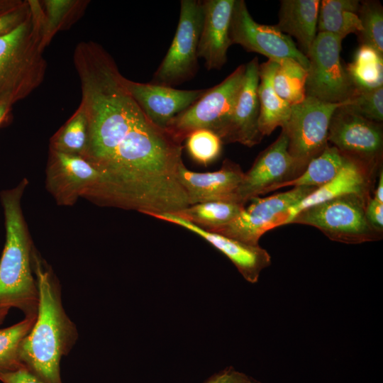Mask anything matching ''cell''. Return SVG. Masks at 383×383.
Listing matches in <instances>:
<instances>
[{
    "label": "cell",
    "mask_w": 383,
    "mask_h": 383,
    "mask_svg": "<svg viewBox=\"0 0 383 383\" xmlns=\"http://www.w3.org/2000/svg\"><path fill=\"white\" fill-rule=\"evenodd\" d=\"M75 61L87 119L83 158L106 174L131 176L149 169L175 145L143 111L105 50L83 43Z\"/></svg>",
    "instance_id": "obj_1"
},
{
    "label": "cell",
    "mask_w": 383,
    "mask_h": 383,
    "mask_svg": "<svg viewBox=\"0 0 383 383\" xmlns=\"http://www.w3.org/2000/svg\"><path fill=\"white\" fill-rule=\"evenodd\" d=\"M342 108L370 121L382 123L383 87L372 90H356L343 102Z\"/></svg>",
    "instance_id": "obj_32"
},
{
    "label": "cell",
    "mask_w": 383,
    "mask_h": 383,
    "mask_svg": "<svg viewBox=\"0 0 383 383\" xmlns=\"http://www.w3.org/2000/svg\"><path fill=\"white\" fill-rule=\"evenodd\" d=\"M231 44L241 45L248 52L265 55L277 63L292 59L306 70L309 62L292 38L275 26L260 24L254 21L243 0H235L230 25Z\"/></svg>",
    "instance_id": "obj_11"
},
{
    "label": "cell",
    "mask_w": 383,
    "mask_h": 383,
    "mask_svg": "<svg viewBox=\"0 0 383 383\" xmlns=\"http://www.w3.org/2000/svg\"><path fill=\"white\" fill-rule=\"evenodd\" d=\"M360 6L357 0L320 1L317 32L332 34L342 40L349 34H358L362 30L357 14Z\"/></svg>",
    "instance_id": "obj_23"
},
{
    "label": "cell",
    "mask_w": 383,
    "mask_h": 383,
    "mask_svg": "<svg viewBox=\"0 0 383 383\" xmlns=\"http://www.w3.org/2000/svg\"><path fill=\"white\" fill-rule=\"evenodd\" d=\"M245 72V65H239L191 106L174 116L165 130L180 143L192 131L202 128L212 131L221 138L241 91Z\"/></svg>",
    "instance_id": "obj_5"
},
{
    "label": "cell",
    "mask_w": 383,
    "mask_h": 383,
    "mask_svg": "<svg viewBox=\"0 0 383 383\" xmlns=\"http://www.w3.org/2000/svg\"><path fill=\"white\" fill-rule=\"evenodd\" d=\"M279 22L274 26L282 33L293 36L300 51L306 56L317 32L319 0H282Z\"/></svg>",
    "instance_id": "obj_21"
},
{
    "label": "cell",
    "mask_w": 383,
    "mask_h": 383,
    "mask_svg": "<svg viewBox=\"0 0 383 383\" xmlns=\"http://www.w3.org/2000/svg\"><path fill=\"white\" fill-rule=\"evenodd\" d=\"M25 19L26 9L20 4L0 14V35L11 31Z\"/></svg>",
    "instance_id": "obj_35"
},
{
    "label": "cell",
    "mask_w": 383,
    "mask_h": 383,
    "mask_svg": "<svg viewBox=\"0 0 383 383\" xmlns=\"http://www.w3.org/2000/svg\"><path fill=\"white\" fill-rule=\"evenodd\" d=\"M203 15L202 1H181L176 33L151 83L172 87L196 75Z\"/></svg>",
    "instance_id": "obj_6"
},
{
    "label": "cell",
    "mask_w": 383,
    "mask_h": 383,
    "mask_svg": "<svg viewBox=\"0 0 383 383\" xmlns=\"http://www.w3.org/2000/svg\"><path fill=\"white\" fill-rule=\"evenodd\" d=\"M277 65V62L269 60L259 65L258 128L262 136L270 135L277 127L284 128L291 114V106L277 95L273 87Z\"/></svg>",
    "instance_id": "obj_22"
},
{
    "label": "cell",
    "mask_w": 383,
    "mask_h": 383,
    "mask_svg": "<svg viewBox=\"0 0 383 383\" xmlns=\"http://www.w3.org/2000/svg\"><path fill=\"white\" fill-rule=\"evenodd\" d=\"M365 216L370 226L377 232L383 231V204L372 197L368 200L365 208Z\"/></svg>",
    "instance_id": "obj_37"
},
{
    "label": "cell",
    "mask_w": 383,
    "mask_h": 383,
    "mask_svg": "<svg viewBox=\"0 0 383 383\" xmlns=\"http://www.w3.org/2000/svg\"><path fill=\"white\" fill-rule=\"evenodd\" d=\"M259 65L257 57L245 65L243 84L229 123L221 138L223 143H239L252 147L260 143L263 138L258 128Z\"/></svg>",
    "instance_id": "obj_18"
},
{
    "label": "cell",
    "mask_w": 383,
    "mask_h": 383,
    "mask_svg": "<svg viewBox=\"0 0 383 383\" xmlns=\"http://www.w3.org/2000/svg\"><path fill=\"white\" fill-rule=\"evenodd\" d=\"M2 383H46L28 370L21 367L15 370H0Z\"/></svg>",
    "instance_id": "obj_36"
},
{
    "label": "cell",
    "mask_w": 383,
    "mask_h": 383,
    "mask_svg": "<svg viewBox=\"0 0 383 383\" xmlns=\"http://www.w3.org/2000/svg\"><path fill=\"white\" fill-rule=\"evenodd\" d=\"M33 271L39 292L36 321L20 344L23 366L46 383H62L60 362L78 338L76 325L66 313L59 280L34 249Z\"/></svg>",
    "instance_id": "obj_2"
},
{
    "label": "cell",
    "mask_w": 383,
    "mask_h": 383,
    "mask_svg": "<svg viewBox=\"0 0 383 383\" xmlns=\"http://www.w3.org/2000/svg\"><path fill=\"white\" fill-rule=\"evenodd\" d=\"M369 199L357 194L340 196L301 210L289 224L315 227L330 240L346 244L379 240L382 233L370 226L365 216Z\"/></svg>",
    "instance_id": "obj_4"
},
{
    "label": "cell",
    "mask_w": 383,
    "mask_h": 383,
    "mask_svg": "<svg viewBox=\"0 0 383 383\" xmlns=\"http://www.w3.org/2000/svg\"><path fill=\"white\" fill-rule=\"evenodd\" d=\"M345 67L356 90L383 87V55L373 48L360 45L353 60Z\"/></svg>",
    "instance_id": "obj_25"
},
{
    "label": "cell",
    "mask_w": 383,
    "mask_h": 383,
    "mask_svg": "<svg viewBox=\"0 0 383 383\" xmlns=\"http://www.w3.org/2000/svg\"><path fill=\"white\" fill-rule=\"evenodd\" d=\"M178 176L190 205L217 201L240 203L238 190L244 172L238 164L228 159L220 170L208 172L191 171L182 164Z\"/></svg>",
    "instance_id": "obj_16"
},
{
    "label": "cell",
    "mask_w": 383,
    "mask_h": 383,
    "mask_svg": "<svg viewBox=\"0 0 383 383\" xmlns=\"http://www.w3.org/2000/svg\"><path fill=\"white\" fill-rule=\"evenodd\" d=\"M87 140V119L80 105L75 113L55 135L51 140L52 150L82 155Z\"/></svg>",
    "instance_id": "obj_28"
},
{
    "label": "cell",
    "mask_w": 383,
    "mask_h": 383,
    "mask_svg": "<svg viewBox=\"0 0 383 383\" xmlns=\"http://www.w3.org/2000/svg\"><path fill=\"white\" fill-rule=\"evenodd\" d=\"M204 383H261L252 377L235 370L233 367H226L213 374Z\"/></svg>",
    "instance_id": "obj_34"
},
{
    "label": "cell",
    "mask_w": 383,
    "mask_h": 383,
    "mask_svg": "<svg viewBox=\"0 0 383 383\" xmlns=\"http://www.w3.org/2000/svg\"><path fill=\"white\" fill-rule=\"evenodd\" d=\"M186 148L190 157L196 162L207 165L221 155L223 142L211 130L197 129L186 138Z\"/></svg>",
    "instance_id": "obj_31"
},
{
    "label": "cell",
    "mask_w": 383,
    "mask_h": 383,
    "mask_svg": "<svg viewBox=\"0 0 383 383\" xmlns=\"http://www.w3.org/2000/svg\"><path fill=\"white\" fill-rule=\"evenodd\" d=\"M150 216L167 221L199 235L226 256L243 278L251 284L258 281L262 270L271 264L268 252L260 245H250L221 234L204 230L174 213L152 214Z\"/></svg>",
    "instance_id": "obj_15"
},
{
    "label": "cell",
    "mask_w": 383,
    "mask_h": 383,
    "mask_svg": "<svg viewBox=\"0 0 383 383\" xmlns=\"http://www.w3.org/2000/svg\"><path fill=\"white\" fill-rule=\"evenodd\" d=\"M235 0H205L203 23L198 45V57L205 61L208 70H221L227 61L232 45L230 25Z\"/></svg>",
    "instance_id": "obj_19"
},
{
    "label": "cell",
    "mask_w": 383,
    "mask_h": 383,
    "mask_svg": "<svg viewBox=\"0 0 383 383\" xmlns=\"http://www.w3.org/2000/svg\"><path fill=\"white\" fill-rule=\"evenodd\" d=\"M9 309L5 308V309H0V326L4 322V319L6 318V316L9 313Z\"/></svg>",
    "instance_id": "obj_41"
},
{
    "label": "cell",
    "mask_w": 383,
    "mask_h": 383,
    "mask_svg": "<svg viewBox=\"0 0 383 383\" xmlns=\"http://www.w3.org/2000/svg\"><path fill=\"white\" fill-rule=\"evenodd\" d=\"M307 70L292 59L277 63L273 76V87L277 95L289 106L302 102L306 96Z\"/></svg>",
    "instance_id": "obj_27"
},
{
    "label": "cell",
    "mask_w": 383,
    "mask_h": 383,
    "mask_svg": "<svg viewBox=\"0 0 383 383\" xmlns=\"http://www.w3.org/2000/svg\"><path fill=\"white\" fill-rule=\"evenodd\" d=\"M74 4V1L67 0H49L45 1L47 11V30L54 31L59 26L65 15Z\"/></svg>",
    "instance_id": "obj_33"
},
{
    "label": "cell",
    "mask_w": 383,
    "mask_h": 383,
    "mask_svg": "<svg viewBox=\"0 0 383 383\" xmlns=\"http://www.w3.org/2000/svg\"><path fill=\"white\" fill-rule=\"evenodd\" d=\"M126 87L149 119L165 129L169 121L199 100L208 89L181 90L126 78Z\"/></svg>",
    "instance_id": "obj_17"
},
{
    "label": "cell",
    "mask_w": 383,
    "mask_h": 383,
    "mask_svg": "<svg viewBox=\"0 0 383 383\" xmlns=\"http://www.w3.org/2000/svg\"><path fill=\"white\" fill-rule=\"evenodd\" d=\"M101 174L80 155L50 150L45 185L60 206H72L87 198L99 185Z\"/></svg>",
    "instance_id": "obj_12"
},
{
    "label": "cell",
    "mask_w": 383,
    "mask_h": 383,
    "mask_svg": "<svg viewBox=\"0 0 383 383\" xmlns=\"http://www.w3.org/2000/svg\"><path fill=\"white\" fill-rule=\"evenodd\" d=\"M342 40L318 33L306 57L309 62L306 94L322 101L340 104L356 91L340 57Z\"/></svg>",
    "instance_id": "obj_9"
},
{
    "label": "cell",
    "mask_w": 383,
    "mask_h": 383,
    "mask_svg": "<svg viewBox=\"0 0 383 383\" xmlns=\"http://www.w3.org/2000/svg\"><path fill=\"white\" fill-rule=\"evenodd\" d=\"M316 189L315 187H296L270 196L255 197L232 221L206 231L248 245H259V240L266 232L286 225L289 210Z\"/></svg>",
    "instance_id": "obj_7"
},
{
    "label": "cell",
    "mask_w": 383,
    "mask_h": 383,
    "mask_svg": "<svg viewBox=\"0 0 383 383\" xmlns=\"http://www.w3.org/2000/svg\"><path fill=\"white\" fill-rule=\"evenodd\" d=\"M36 318L37 314L27 316L17 323L0 329V370L11 371L24 367L19 359V347Z\"/></svg>",
    "instance_id": "obj_29"
},
{
    "label": "cell",
    "mask_w": 383,
    "mask_h": 383,
    "mask_svg": "<svg viewBox=\"0 0 383 383\" xmlns=\"http://www.w3.org/2000/svg\"><path fill=\"white\" fill-rule=\"evenodd\" d=\"M30 28L26 18L0 35V102L11 105L26 93L32 55Z\"/></svg>",
    "instance_id": "obj_14"
},
{
    "label": "cell",
    "mask_w": 383,
    "mask_h": 383,
    "mask_svg": "<svg viewBox=\"0 0 383 383\" xmlns=\"http://www.w3.org/2000/svg\"><path fill=\"white\" fill-rule=\"evenodd\" d=\"M287 147V137L282 129L276 140L261 152L250 169L244 172L238 190L241 204L245 205L251 199L274 191L277 186L301 174Z\"/></svg>",
    "instance_id": "obj_13"
},
{
    "label": "cell",
    "mask_w": 383,
    "mask_h": 383,
    "mask_svg": "<svg viewBox=\"0 0 383 383\" xmlns=\"http://www.w3.org/2000/svg\"><path fill=\"white\" fill-rule=\"evenodd\" d=\"M362 30L357 34L360 45L370 46L383 55V8L378 1H362L357 13Z\"/></svg>",
    "instance_id": "obj_30"
},
{
    "label": "cell",
    "mask_w": 383,
    "mask_h": 383,
    "mask_svg": "<svg viewBox=\"0 0 383 383\" xmlns=\"http://www.w3.org/2000/svg\"><path fill=\"white\" fill-rule=\"evenodd\" d=\"M10 106L7 102H0V124L7 116Z\"/></svg>",
    "instance_id": "obj_40"
},
{
    "label": "cell",
    "mask_w": 383,
    "mask_h": 383,
    "mask_svg": "<svg viewBox=\"0 0 383 383\" xmlns=\"http://www.w3.org/2000/svg\"><path fill=\"white\" fill-rule=\"evenodd\" d=\"M378 183L374 192L373 199L383 204V170L382 167L379 171Z\"/></svg>",
    "instance_id": "obj_38"
},
{
    "label": "cell",
    "mask_w": 383,
    "mask_h": 383,
    "mask_svg": "<svg viewBox=\"0 0 383 383\" xmlns=\"http://www.w3.org/2000/svg\"><path fill=\"white\" fill-rule=\"evenodd\" d=\"M245 208L233 201H209L189 206L174 214L205 230L213 229L232 221Z\"/></svg>",
    "instance_id": "obj_26"
},
{
    "label": "cell",
    "mask_w": 383,
    "mask_h": 383,
    "mask_svg": "<svg viewBox=\"0 0 383 383\" xmlns=\"http://www.w3.org/2000/svg\"><path fill=\"white\" fill-rule=\"evenodd\" d=\"M20 4L9 1H0V14L18 6Z\"/></svg>",
    "instance_id": "obj_39"
},
{
    "label": "cell",
    "mask_w": 383,
    "mask_h": 383,
    "mask_svg": "<svg viewBox=\"0 0 383 383\" xmlns=\"http://www.w3.org/2000/svg\"><path fill=\"white\" fill-rule=\"evenodd\" d=\"M348 157L342 154L335 147L328 145L306 166L296 178L280 184L274 191L285 187H320L333 179L345 164Z\"/></svg>",
    "instance_id": "obj_24"
},
{
    "label": "cell",
    "mask_w": 383,
    "mask_h": 383,
    "mask_svg": "<svg viewBox=\"0 0 383 383\" xmlns=\"http://www.w3.org/2000/svg\"><path fill=\"white\" fill-rule=\"evenodd\" d=\"M328 142L344 155L377 173L382 167V123L367 120L343 108L333 113Z\"/></svg>",
    "instance_id": "obj_10"
},
{
    "label": "cell",
    "mask_w": 383,
    "mask_h": 383,
    "mask_svg": "<svg viewBox=\"0 0 383 383\" xmlns=\"http://www.w3.org/2000/svg\"><path fill=\"white\" fill-rule=\"evenodd\" d=\"M28 184L23 179L15 187L1 192L6 242L0 258V309L16 308L25 315L38 313L39 292L33 271L34 247L21 208Z\"/></svg>",
    "instance_id": "obj_3"
},
{
    "label": "cell",
    "mask_w": 383,
    "mask_h": 383,
    "mask_svg": "<svg viewBox=\"0 0 383 383\" xmlns=\"http://www.w3.org/2000/svg\"><path fill=\"white\" fill-rule=\"evenodd\" d=\"M342 105L306 96L302 102L291 106L289 118L282 129L287 137L288 152L301 174L329 145L330 121L335 111Z\"/></svg>",
    "instance_id": "obj_8"
},
{
    "label": "cell",
    "mask_w": 383,
    "mask_h": 383,
    "mask_svg": "<svg viewBox=\"0 0 383 383\" xmlns=\"http://www.w3.org/2000/svg\"><path fill=\"white\" fill-rule=\"evenodd\" d=\"M376 174L348 157L333 179L317 188L289 210V218L286 225L301 210L340 196L357 194L367 198L372 197L371 192Z\"/></svg>",
    "instance_id": "obj_20"
}]
</instances>
